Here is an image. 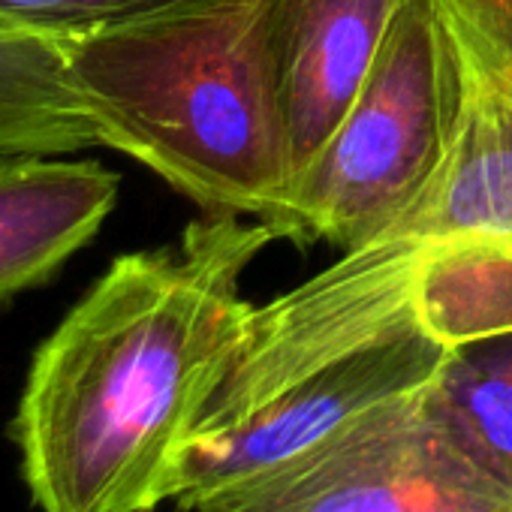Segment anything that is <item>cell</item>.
<instances>
[{
    "mask_svg": "<svg viewBox=\"0 0 512 512\" xmlns=\"http://www.w3.org/2000/svg\"><path fill=\"white\" fill-rule=\"evenodd\" d=\"M419 244L383 238L350 250L293 293L250 308L184 446L181 509L431 380L446 347L413 311Z\"/></svg>",
    "mask_w": 512,
    "mask_h": 512,
    "instance_id": "2",
    "label": "cell"
},
{
    "mask_svg": "<svg viewBox=\"0 0 512 512\" xmlns=\"http://www.w3.org/2000/svg\"><path fill=\"white\" fill-rule=\"evenodd\" d=\"M461 70L437 0H404L338 127L263 223L341 253L383 241L440 172Z\"/></svg>",
    "mask_w": 512,
    "mask_h": 512,
    "instance_id": "4",
    "label": "cell"
},
{
    "mask_svg": "<svg viewBox=\"0 0 512 512\" xmlns=\"http://www.w3.org/2000/svg\"><path fill=\"white\" fill-rule=\"evenodd\" d=\"M278 232L211 214L124 253L37 347L10 422L40 512H154L253 305L244 269Z\"/></svg>",
    "mask_w": 512,
    "mask_h": 512,
    "instance_id": "1",
    "label": "cell"
},
{
    "mask_svg": "<svg viewBox=\"0 0 512 512\" xmlns=\"http://www.w3.org/2000/svg\"><path fill=\"white\" fill-rule=\"evenodd\" d=\"M121 178L97 160L0 154V302L46 284L112 214Z\"/></svg>",
    "mask_w": 512,
    "mask_h": 512,
    "instance_id": "8",
    "label": "cell"
},
{
    "mask_svg": "<svg viewBox=\"0 0 512 512\" xmlns=\"http://www.w3.org/2000/svg\"><path fill=\"white\" fill-rule=\"evenodd\" d=\"M100 145L61 43L0 25V154Z\"/></svg>",
    "mask_w": 512,
    "mask_h": 512,
    "instance_id": "11",
    "label": "cell"
},
{
    "mask_svg": "<svg viewBox=\"0 0 512 512\" xmlns=\"http://www.w3.org/2000/svg\"><path fill=\"white\" fill-rule=\"evenodd\" d=\"M196 4L202 0H0V25L67 46Z\"/></svg>",
    "mask_w": 512,
    "mask_h": 512,
    "instance_id": "12",
    "label": "cell"
},
{
    "mask_svg": "<svg viewBox=\"0 0 512 512\" xmlns=\"http://www.w3.org/2000/svg\"><path fill=\"white\" fill-rule=\"evenodd\" d=\"M401 7L404 0H266L263 52L290 187L344 118Z\"/></svg>",
    "mask_w": 512,
    "mask_h": 512,
    "instance_id": "6",
    "label": "cell"
},
{
    "mask_svg": "<svg viewBox=\"0 0 512 512\" xmlns=\"http://www.w3.org/2000/svg\"><path fill=\"white\" fill-rule=\"evenodd\" d=\"M449 34L461 70L452 142L431 187L386 238L425 241L458 232L512 235V85L452 25Z\"/></svg>",
    "mask_w": 512,
    "mask_h": 512,
    "instance_id": "7",
    "label": "cell"
},
{
    "mask_svg": "<svg viewBox=\"0 0 512 512\" xmlns=\"http://www.w3.org/2000/svg\"><path fill=\"white\" fill-rule=\"evenodd\" d=\"M263 7L202 0L64 46L100 145L130 154L208 214L266 220L290 193Z\"/></svg>",
    "mask_w": 512,
    "mask_h": 512,
    "instance_id": "3",
    "label": "cell"
},
{
    "mask_svg": "<svg viewBox=\"0 0 512 512\" xmlns=\"http://www.w3.org/2000/svg\"><path fill=\"white\" fill-rule=\"evenodd\" d=\"M181 512H187V509H181Z\"/></svg>",
    "mask_w": 512,
    "mask_h": 512,
    "instance_id": "14",
    "label": "cell"
},
{
    "mask_svg": "<svg viewBox=\"0 0 512 512\" xmlns=\"http://www.w3.org/2000/svg\"><path fill=\"white\" fill-rule=\"evenodd\" d=\"M461 40L512 85V0H437Z\"/></svg>",
    "mask_w": 512,
    "mask_h": 512,
    "instance_id": "13",
    "label": "cell"
},
{
    "mask_svg": "<svg viewBox=\"0 0 512 512\" xmlns=\"http://www.w3.org/2000/svg\"><path fill=\"white\" fill-rule=\"evenodd\" d=\"M440 434L512 497V332L446 347L419 389Z\"/></svg>",
    "mask_w": 512,
    "mask_h": 512,
    "instance_id": "10",
    "label": "cell"
},
{
    "mask_svg": "<svg viewBox=\"0 0 512 512\" xmlns=\"http://www.w3.org/2000/svg\"><path fill=\"white\" fill-rule=\"evenodd\" d=\"M413 311L443 347L512 332V235L425 238L416 253Z\"/></svg>",
    "mask_w": 512,
    "mask_h": 512,
    "instance_id": "9",
    "label": "cell"
},
{
    "mask_svg": "<svg viewBox=\"0 0 512 512\" xmlns=\"http://www.w3.org/2000/svg\"><path fill=\"white\" fill-rule=\"evenodd\" d=\"M187 512H512V497L440 434L413 392L202 494Z\"/></svg>",
    "mask_w": 512,
    "mask_h": 512,
    "instance_id": "5",
    "label": "cell"
}]
</instances>
